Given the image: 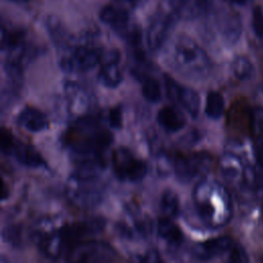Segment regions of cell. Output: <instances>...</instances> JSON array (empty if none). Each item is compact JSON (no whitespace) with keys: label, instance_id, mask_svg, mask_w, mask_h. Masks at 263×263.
Here are the masks:
<instances>
[{"label":"cell","instance_id":"8992f818","mask_svg":"<svg viewBox=\"0 0 263 263\" xmlns=\"http://www.w3.org/2000/svg\"><path fill=\"white\" fill-rule=\"evenodd\" d=\"M60 68L67 73H84L101 63L102 50L87 42L73 44L61 50Z\"/></svg>","mask_w":263,"mask_h":263},{"label":"cell","instance_id":"ac0fdd59","mask_svg":"<svg viewBox=\"0 0 263 263\" xmlns=\"http://www.w3.org/2000/svg\"><path fill=\"white\" fill-rule=\"evenodd\" d=\"M126 219L118 224L117 230L124 237L129 239H142L150 236L152 222L148 217L137 214L133 210L127 211Z\"/></svg>","mask_w":263,"mask_h":263},{"label":"cell","instance_id":"836d02e7","mask_svg":"<svg viewBox=\"0 0 263 263\" xmlns=\"http://www.w3.org/2000/svg\"><path fill=\"white\" fill-rule=\"evenodd\" d=\"M227 261L228 262H248L249 258L245 249L241 246L234 243L230 249V251L228 252Z\"/></svg>","mask_w":263,"mask_h":263},{"label":"cell","instance_id":"b9f144b4","mask_svg":"<svg viewBox=\"0 0 263 263\" xmlns=\"http://www.w3.org/2000/svg\"><path fill=\"white\" fill-rule=\"evenodd\" d=\"M261 39H262V40H263V36H262V38H261Z\"/></svg>","mask_w":263,"mask_h":263},{"label":"cell","instance_id":"5b68a950","mask_svg":"<svg viewBox=\"0 0 263 263\" xmlns=\"http://www.w3.org/2000/svg\"><path fill=\"white\" fill-rule=\"evenodd\" d=\"M59 219L46 218L40 220L32 230V238L40 254L50 260L59 259L66 254L67 246L63 227Z\"/></svg>","mask_w":263,"mask_h":263},{"label":"cell","instance_id":"f35d334b","mask_svg":"<svg viewBox=\"0 0 263 263\" xmlns=\"http://www.w3.org/2000/svg\"><path fill=\"white\" fill-rule=\"evenodd\" d=\"M121 1H124V2H128V3H133V4H135V3H138L139 1H141V0H121Z\"/></svg>","mask_w":263,"mask_h":263},{"label":"cell","instance_id":"7a4b0ae2","mask_svg":"<svg viewBox=\"0 0 263 263\" xmlns=\"http://www.w3.org/2000/svg\"><path fill=\"white\" fill-rule=\"evenodd\" d=\"M104 168L103 159L84 160L77 163L65 185L67 199L73 206L89 210L101 203L106 187L102 178Z\"/></svg>","mask_w":263,"mask_h":263},{"label":"cell","instance_id":"e0dca14e","mask_svg":"<svg viewBox=\"0 0 263 263\" xmlns=\"http://www.w3.org/2000/svg\"><path fill=\"white\" fill-rule=\"evenodd\" d=\"M247 164L233 152H225L219 162V167L224 180L237 190L242 189Z\"/></svg>","mask_w":263,"mask_h":263},{"label":"cell","instance_id":"3957f363","mask_svg":"<svg viewBox=\"0 0 263 263\" xmlns=\"http://www.w3.org/2000/svg\"><path fill=\"white\" fill-rule=\"evenodd\" d=\"M192 200L198 219L206 228H222L232 218L231 196L225 186L216 180L199 181L193 189Z\"/></svg>","mask_w":263,"mask_h":263},{"label":"cell","instance_id":"f546056e","mask_svg":"<svg viewBox=\"0 0 263 263\" xmlns=\"http://www.w3.org/2000/svg\"><path fill=\"white\" fill-rule=\"evenodd\" d=\"M248 120L249 130L253 139L263 137V108L256 106L250 109Z\"/></svg>","mask_w":263,"mask_h":263},{"label":"cell","instance_id":"f1b7e54d","mask_svg":"<svg viewBox=\"0 0 263 263\" xmlns=\"http://www.w3.org/2000/svg\"><path fill=\"white\" fill-rule=\"evenodd\" d=\"M141 83L142 96L146 101H148L149 103H158L161 100V87L159 82L155 78L147 76L141 81Z\"/></svg>","mask_w":263,"mask_h":263},{"label":"cell","instance_id":"484cf974","mask_svg":"<svg viewBox=\"0 0 263 263\" xmlns=\"http://www.w3.org/2000/svg\"><path fill=\"white\" fill-rule=\"evenodd\" d=\"M224 99L222 95L218 91L211 90L206 95L204 113L211 119H219L224 113Z\"/></svg>","mask_w":263,"mask_h":263},{"label":"cell","instance_id":"cb8c5ba5","mask_svg":"<svg viewBox=\"0 0 263 263\" xmlns=\"http://www.w3.org/2000/svg\"><path fill=\"white\" fill-rule=\"evenodd\" d=\"M157 235L171 248H179L184 242L182 229L172 221V218H160L156 224Z\"/></svg>","mask_w":263,"mask_h":263},{"label":"cell","instance_id":"8d00e7d4","mask_svg":"<svg viewBox=\"0 0 263 263\" xmlns=\"http://www.w3.org/2000/svg\"><path fill=\"white\" fill-rule=\"evenodd\" d=\"M227 1L230 2L231 4H234V5L243 6V5H246L247 3H249L251 0H227Z\"/></svg>","mask_w":263,"mask_h":263},{"label":"cell","instance_id":"6da1fadb","mask_svg":"<svg viewBox=\"0 0 263 263\" xmlns=\"http://www.w3.org/2000/svg\"><path fill=\"white\" fill-rule=\"evenodd\" d=\"M63 142L80 162L102 159L103 153L113 142V136L103 126L99 117L88 114L73 120L64 134Z\"/></svg>","mask_w":263,"mask_h":263},{"label":"cell","instance_id":"e575fe53","mask_svg":"<svg viewBox=\"0 0 263 263\" xmlns=\"http://www.w3.org/2000/svg\"><path fill=\"white\" fill-rule=\"evenodd\" d=\"M253 151L257 165L263 170V137L253 139Z\"/></svg>","mask_w":263,"mask_h":263},{"label":"cell","instance_id":"ffe728a7","mask_svg":"<svg viewBox=\"0 0 263 263\" xmlns=\"http://www.w3.org/2000/svg\"><path fill=\"white\" fill-rule=\"evenodd\" d=\"M171 11L182 20H195L209 11L212 0H168Z\"/></svg>","mask_w":263,"mask_h":263},{"label":"cell","instance_id":"8fae6325","mask_svg":"<svg viewBox=\"0 0 263 263\" xmlns=\"http://www.w3.org/2000/svg\"><path fill=\"white\" fill-rule=\"evenodd\" d=\"M66 257L71 262H109L116 257V252L107 242L82 240L69 248Z\"/></svg>","mask_w":263,"mask_h":263},{"label":"cell","instance_id":"5bb4252c","mask_svg":"<svg viewBox=\"0 0 263 263\" xmlns=\"http://www.w3.org/2000/svg\"><path fill=\"white\" fill-rule=\"evenodd\" d=\"M175 17L172 11H158L150 20L147 32L146 42L151 51H156L162 47L174 26Z\"/></svg>","mask_w":263,"mask_h":263},{"label":"cell","instance_id":"d6986e66","mask_svg":"<svg viewBox=\"0 0 263 263\" xmlns=\"http://www.w3.org/2000/svg\"><path fill=\"white\" fill-rule=\"evenodd\" d=\"M234 241L229 236H218L201 242H198L192 248V256L200 261H209L228 254Z\"/></svg>","mask_w":263,"mask_h":263},{"label":"cell","instance_id":"d590c367","mask_svg":"<svg viewBox=\"0 0 263 263\" xmlns=\"http://www.w3.org/2000/svg\"><path fill=\"white\" fill-rule=\"evenodd\" d=\"M138 261H141V262H159V261H161V259H160L156 250H149L145 254L141 255L138 258Z\"/></svg>","mask_w":263,"mask_h":263},{"label":"cell","instance_id":"ba28073f","mask_svg":"<svg viewBox=\"0 0 263 263\" xmlns=\"http://www.w3.org/2000/svg\"><path fill=\"white\" fill-rule=\"evenodd\" d=\"M0 147L2 154L12 157L24 166L31 168L46 166L43 157L33 146L24 143L8 129H1Z\"/></svg>","mask_w":263,"mask_h":263},{"label":"cell","instance_id":"277c9868","mask_svg":"<svg viewBox=\"0 0 263 263\" xmlns=\"http://www.w3.org/2000/svg\"><path fill=\"white\" fill-rule=\"evenodd\" d=\"M168 65L187 79L205 78L212 70V62L208 53L187 35H178L166 49Z\"/></svg>","mask_w":263,"mask_h":263},{"label":"cell","instance_id":"30bf717a","mask_svg":"<svg viewBox=\"0 0 263 263\" xmlns=\"http://www.w3.org/2000/svg\"><path fill=\"white\" fill-rule=\"evenodd\" d=\"M213 158L208 152H195L189 155L176 154L173 156V172L182 183H189L204 176L212 167Z\"/></svg>","mask_w":263,"mask_h":263},{"label":"cell","instance_id":"52a82bcc","mask_svg":"<svg viewBox=\"0 0 263 263\" xmlns=\"http://www.w3.org/2000/svg\"><path fill=\"white\" fill-rule=\"evenodd\" d=\"M101 21L126 41L129 47L142 45V33L129 12L117 5H107L100 11Z\"/></svg>","mask_w":263,"mask_h":263},{"label":"cell","instance_id":"4fadbf2b","mask_svg":"<svg viewBox=\"0 0 263 263\" xmlns=\"http://www.w3.org/2000/svg\"><path fill=\"white\" fill-rule=\"evenodd\" d=\"M106 225V220L102 217H89L83 220L64 224L63 232L67 246V251L69 248L77 242L82 241L84 238L95 236L103 231ZM66 251V253H67Z\"/></svg>","mask_w":263,"mask_h":263},{"label":"cell","instance_id":"83f0119b","mask_svg":"<svg viewBox=\"0 0 263 263\" xmlns=\"http://www.w3.org/2000/svg\"><path fill=\"white\" fill-rule=\"evenodd\" d=\"M180 209L179 196L171 189H166L160 198V210L164 217L174 218L178 215Z\"/></svg>","mask_w":263,"mask_h":263},{"label":"cell","instance_id":"4316f807","mask_svg":"<svg viewBox=\"0 0 263 263\" xmlns=\"http://www.w3.org/2000/svg\"><path fill=\"white\" fill-rule=\"evenodd\" d=\"M231 72L239 81L250 80L255 73V69L251 61L242 55L235 57L231 63Z\"/></svg>","mask_w":263,"mask_h":263},{"label":"cell","instance_id":"1f68e13d","mask_svg":"<svg viewBox=\"0 0 263 263\" xmlns=\"http://www.w3.org/2000/svg\"><path fill=\"white\" fill-rule=\"evenodd\" d=\"M252 29L258 38L263 36V11L260 6H256L252 11Z\"/></svg>","mask_w":263,"mask_h":263},{"label":"cell","instance_id":"9c48e42d","mask_svg":"<svg viewBox=\"0 0 263 263\" xmlns=\"http://www.w3.org/2000/svg\"><path fill=\"white\" fill-rule=\"evenodd\" d=\"M111 162L114 175L122 182H140L148 173L146 162L125 147H119L113 151Z\"/></svg>","mask_w":263,"mask_h":263},{"label":"cell","instance_id":"7402d4cb","mask_svg":"<svg viewBox=\"0 0 263 263\" xmlns=\"http://www.w3.org/2000/svg\"><path fill=\"white\" fill-rule=\"evenodd\" d=\"M218 30L226 44H235L238 41L242 31L239 16L235 13L224 12L218 17Z\"/></svg>","mask_w":263,"mask_h":263},{"label":"cell","instance_id":"d6a6232c","mask_svg":"<svg viewBox=\"0 0 263 263\" xmlns=\"http://www.w3.org/2000/svg\"><path fill=\"white\" fill-rule=\"evenodd\" d=\"M108 124L110 127L114 129H120L122 127L123 117H122V109L119 106L113 107L108 112Z\"/></svg>","mask_w":263,"mask_h":263},{"label":"cell","instance_id":"ab89813d","mask_svg":"<svg viewBox=\"0 0 263 263\" xmlns=\"http://www.w3.org/2000/svg\"><path fill=\"white\" fill-rule=\"evenodd\" d=\"M262 217H263V208H262Z\"/></svg>","mask_w":263,"mask_h":263},{"label":"cell","instance_id":"4dcf8cb0","mask_svg":"<svg viewBox=\"0 0 263 263\" xmlns=\"http://www.w3.org/2000/svg\"><path fill=\"white\" fill-rule=\"evenodd\" d=\"M2 238L5 242L17 248L22 245V228L18 225H7L2 230Z\"/></svg>","mask_w":263,"mask_h":263},{"label":"cell","instance_id":"74e56055","mask_svg":"<svg viewBox=\"0 0 263 263\" xmlns=\"http://www.w3.org/2000/svg\"><path fill=\"white\" fill-rule=\"evenodd\" d=\"M7 1H10V2H13V3H25V2H28L30 0H7Z\"/></svg>","mask_w":263,"mask_h":263},{"label":"cell","instance_id":"9a60e30c","mask_svg":"<svg viewBox=\"0 0 263 263\" xmlns=\"http://www.w3.org/2000/svg\"><path fill=\"white\" fill-rule=\"evenodd\" d=\"M64 98L66 110L72 120L89 114L91 105L90 96L80 84L67 81L64 85Z\"/></svg>","mask_w":263,"mask_h":263},{"label":"cell","instance_id":"2e32d148","mask_svg":"<svg viewBox=\"0 0 263 263\" xmlns=\"http://www.w3.org/2000/svg\"><path fill=\"white\" fill-rule=\"evenodd\" d=\"M120 58V52L117 49L103 53L98 78L99 81L108 88H115L122 82L123 75L119 66Z\"/></svg>","mask_w":263,"mask_h":263},{"label":"cell","instance_id":"d4e9b609","mask_svg":"<svg viewBox=\"0 0 263 263\" xmlns=\"http://www.w3.org/2000/svg\"><path fill=\"white\" fill-rule=\"evenodd\" d=\"M46 29L51 41L60 50H63L72 43V38L70 34L67 32L64 25L57 17L49 16L46 20Z\"/></svg>","mask_w":263,"mask_h":263},{"label":"cell","instance_id":"60d3db41","mask_svg":"<svg viewBox=\"0 0 263 263\" xmlns=\"http://www.w3.org/2000/svg\"><path fill=\"white\" fill-rule=\"evenodd\" d=\"M262 261H263V256H262Z\"/></svg>","mask_w":263,"mask_h":263},{"label":"cell","instance_id":"7c38bea8","mask_svg":"<svg viewBox=\"0 0 263 263\" xmlns=\"http://www.w3.org/2000/svg\"><path fill=\"white\" fill-rule=\"evenodd\" d=\"M163 82L166 96L179 104L192 118H196L200 108L199 95L192 88L179 84L170 75H163Z\"/></svg>","mask_w":263,"mask_h":263},{"label":"cell","instance_id":"44dd1931","mask_svg":"<svg viewBox=\"0 0 263 263\" xmlns=\"http://www.w3.org/2000/svg\"><path fill=\"white\" fill-rule=\"evenodd\" d=\"M16 123L30 133H41L49 125L46 115L34 107L24 108L17 115Z\"/></svg>","mask_w":263,"mask_h":263},{"label":"cell","instance_id":"603a6c76","mask_svg":"<svg viewBox=\"0 0 263 263\" xmlns=\"http://www.w3.org/2000/svg\"><path fill=\"white\" fill-rule=\"evenodd\" d=\"M158 125L166 133H177L186 125V118L176 107H162L156 115Z\"/></svg>","mask_w":263,"mask_h":263}]
</instances>
